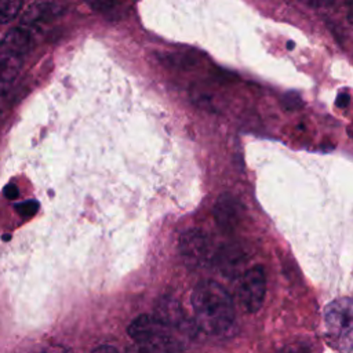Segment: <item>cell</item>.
<instances>
[{
    "label": "cell",
    "instance_id": "3",
    "mask_svg": "<svg viewBox=\"0 0 353 353\" xmlns=\"http://www.w3.org/2000/svg\"><path fill=\"white\" fill-rule=\"evenodd\" d=\"M353 306L349 298H339L327 305L324 310V323L328 334L339 341L350 345Z\"/></svg>",
    "mask_w": 353,
    "mask_h": 353
},
{
    "label": "cell",
    "instance_id": "22",
    "mask_svg": "<svg viewBox=\"0 0 353 353\" xmlns=\"http://www.w3.org/2000/svg\"><path fill=\"white\" fill-rule=\"evenodd\" d=\"M292 47H294V46H292V41H290V43H288V48H292Z\"/></svg>",
    "mask_w": 353,
    "mask_h": 353
},
{
    "label": "cell",
    "instance_id": "12",
    "mask_svg": "<svg viewBox=\"0 0 353 353\" xmlns=\"http://www.w3.org/2000/svg\"><path fill=\"white\" fill-rule=\"evenodd\" d=\"M61 6L55 3H33L22 15V23H37L40 21L57 17L61 12Z\"/></svg>",
    "mask_w": 353,
    "mask_h": 353
},
{
    "label": "cell",
    "instance_id": "5",
    "mask_svg": "<svg viewBox=\"0 0 353 353\" xmlns=\"http://www.w3.org/2000/svg\"><path fill=\"white\" fill-rule=\"evenodd\" d=\"M243 216L241 203L230 193H223L218 197L214 205V218L216 226L223 233H232L240 225Z\"/></svg>",
    "mask_w": 353,
    "mask_h": 353
},
{
    "label": "cell",
    "instance_id": "20",
    "mask_svg": "<svg viewBox=\"0 0 353 353\" xmlns=\"http://www.w3.org/2000/svg\"><path fill=\"white\" fill-rule=\"evenodd\" d=\"M349 99H350V95L347 92H342L336 98V105L339 108H346L349 105Z\"/></svg>",
    "mask_w": 353,
    "mask_h": 353
},
{
    "label": "cell",
    "instance_id": "16",
    "mask_svg": "<svg viewBox=\"0 0 353 353\" xmlns=\"http://www.w3.org/2000/svg\"><path fill=\"white\" fill-rule=\"evenodd\" d=\"M116 6H119L117 1H97V3L91 4V7L97 11H109V10L114 8Z\"/></svg>",
    "mask_w": 353,
    "mask_h": 353
},
{
    "label": "cell",
    "instance_id": "19",
    "mask_svg": "<svg viewBox=\"0 0 353 353\" xmlns=\"http://www.w3.org/2000/svg\"><path fill=\"white\" fill-rule=\"evenodd\" d=\"M90 353H119L116 347L110 346V345H99L97 347H94Z\"/></svg>",
    "mask_w": 353,
    "mask_h": 353
},
{
    "label": "cell",
    "instance_id": "9",
    "mask_svg": "<svg viewBox=\"0 0 353 353\" xmlns=\"http://www.w3.org/2000/svg\"><path fill=\"white\" fill-rule=\"evenodd\" d=\"M127 332L134 341H141L150 336L171 334V330L153 314H139L130 323Z\"/></svg>",
    "mask_w": 353,
    "mask_h": 353
},
{
    "label": "cell",
    "instance_id": "15",
    "mask_svg": "<svg viewBox=\"0 0 353 353\" xmlns=\"http://www.w3.org/2000/svg\"><path fill=\"white\" fill-rule=\"evenodd\" d=\"M284 105L287 109H296L301 105V98L296 92H288L284 95Z\"/></svg>",
    "mask_w": 353,
    "mask_h": 353
},
{
    "label": "cell",
    "instance_id": "10",
    "mask_svg": "<svg viewBox=\"0 0 353 353\" xmlns=\"http://www.w3.org/2000/svg\"><path fill=\"white\" fill-rule=\"evenodd\" d=\"M32 46V36L28 32V29L19 26V28H12L10 29L1 43H0V50L15 54V55H23Z\"/></svg>",
    "mask_w": 353,
    "mask_h": 353
},
{
    "label": "cell",
    "instance_id": "2",
    "mask_svg": "<svg viewBox=\"0 0 353 353\" xmlns=\"http://www.w3.org/2000/svg\"><path fill=\"white\" fill-rule=\"evenodd\" d=\"M266 277L261 266L247 269L237 285V299L245 313H256L265 301Z\"/></svg>",
    "mask_w": 353,
    "mask_h": 353
},
{
    "label": "cell",
    "instance_id": "21",
    "mask_svg": "<svg viewBox=\"0 0 353 353\" xmlns=\"http://www.w3.org/2000/svg\"><path fill=\"white\" fill-rule=\"evenodd\" d=\"M306 4L310 7H328V6H332L334 3L332 1H307Z\"/></svg>",
    "mask_w": 353,
    "mask_h": 353
},
{
    "label": "cell",
    "instance_id": "23",
    "mask_svg": "<svg viewBox=\"0 0 353 353\" xmlns=\"http://www.w3.org/2000/svg\"><path fill=\"white\" fill-rule=\"evenodd\" d=\"M0 117H1V110H0Z\"/></svg>",
    "mask_w": 353,
    "mask_h": 353
},
{
    "label": "cell",
    "instance_id": "6",
    "mask_svg": "<svg viewBox=\"0 0 353 353\" xmlns=\"http://www.w3.org/2000/svg\"><path fill=\"white\" fill-rule=\"evenodd\" d=\"M211 261L218 266L222 274L226 277H234L244 273L243 266L247 262V255L239 244L228 243L218 248Z\"/></svg>",
    "mask_w": 353,
    "mask_h": 353
},
{
    "label": "cell",
    "instance_id": "7",
    "mask_svg": "<svg viewBox=\"0 0 353 353\" xmlns=\"http://www.w3.org/2000/svg\"><path fill=\"white\" fill-rule=\"evenodd\" d=\"M183 345L172 334L134 341L124 353H182Z\"/></svg>",
    "mask_w": 353,
    "mask_h": 353
},
{
    "label": "cell",
    "instance_id": "11",
    "mask_svg": "<svg viewBox=\"0 0 353 353\" xmlns=\"http://www.w3.org/2000/svg\"><path fill=\"white\" fill-rule=\"evenodd\" d=\"M22 66V57L0 50V92L17 77Z\"/></svg>",
    "mask_w": 353,
    "mask_h": 353
},
{
    "label": "cell",
    "instance_id": "17",
    "mask_svg": "<svg viewBox=\"0 0 353 353\" xmlns=\"http://www.w3.org/2000/svg\"><path fill=\"white\" fill-rule=\"evenodd\" d=\"M41 353H72L70 349L62 346V345H51L43 349Z\"/></svg>",
    "mask_w": 353,
    "mask_h": 353
},
{
    "label": "cell",
    "instance_id": "8",
    "mask_svg": "<svg viewBox=\"0 0 353 353\" xmlns=\"http://www.w3.org/2000/svg\"><path fill=\"white\" fill-rule=\"evenodd\" d=\"M153 316L157 320H160L164 325H167L171 331L179 330V331L188 332V330L190 327L188 324L189 321L185 317L179 302L170 296H164V298L159 299V302L156 303Z\"/></svg>",
    "mask_w": 353,
    "mask_h": 353
},
{
    "label": "cell",
    "instance_id": "13",
    "mask_svg": "<svg viewBox=\"0 0 353 353\" xmlns=\"http://www.w3.org/2000/svg\"><path fill=\"white\" fill-rule=\"evenodd\" d=\"M22 7V1H0V23H8L10 21H12L21 12Z\"/></svg>",
    "mask_w": 353,
    "mask_h": 353
},
{
    "label": "cell",
    "instance_id": "4",
    "mask_svg": "<svg viewBox=\"0 0 353 353\" xmlns=\"http://www.w3.org/2000/svg\"><path fill=\"white\" fill-rule=\"evenodd\" d=\"M181 258L192 269H200L212 259L210 240L200 229H189L181 234L178 245Z\"/></svg>",
    "mask_w": 353,
    "mask_h": 353
},
{
    "label": "cell",
    "instance_id": "14",
    "mask_svg": "<svg viewBox=\"0 0 353 353\" xmlns=\"http://www.w3.org/2000/svg\"><path fill=\"white\" fill-rule=\"evenodd\" d=\"M15 210L25 218L32 216L37 212L39 210V203L36 200H28V201H22L19 204L15 205Z\"/></svg>",
    "mask_w": 353,
    "mask_h": 353
},
{
    "label": "cell",
    "instance_id": "1",
    "mask_svg": "<svg viewBox=\"0 0 353 353\" xmlns=\"http://www.w3.org/2000/svg\"><path fill=\"white\" fill-rule=\"evenodd\" d=\"M194 323L207 334L221 335L234 323V303L228 290L214 280H201L190 296Z\"/></svg>",
    "mask_w": 353,
    "mask_h": 353
},
{
    "label": "cell",
    "instance_id": "18",
    "mask_svg": "<svg viewBox=\"0 0 353 353\" xmlns=\"http://www.w3.org/2000/svg\"><path fill=\"white\" fill-rule=\"evenodd\" d=\"M4 194L7 196V199L15 200V199H18V196H19V190H18V188H17L15 185L10 183V185H7V186L4 188Z\"/></svg>",
    "mask_w": 353,
    "mask_h": 353
}]
</instances>
